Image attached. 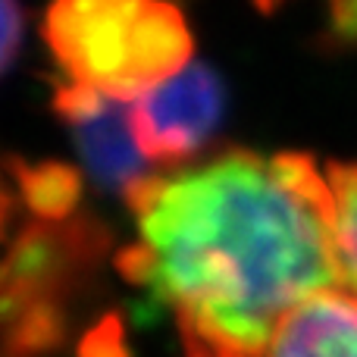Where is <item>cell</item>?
<instances>
[{"label":"cell","instance_id":"cell-1","mask_svg":"<svg viewBox=\"0 0 357 357\" xmlns=\"http://www.w3.org/2000/svg\"><path fill=\"white\" fill-rule=\"evenodd\" d=\"M126 201L119 270L169 310L182 357H266L298 304L345 285L333 185L304 154L226 151Z\"/></svg>","mask_w":357,"mask_h":357},{"label":"cell","instance_id":"cell-2","mask_svg":"<svg viewBox=\"0 0 357 357\" xmlns=\"http://www.w3.org/2000/svg\"><path fill=\"white\" fill-rule=\"evenodd\" d=\"M44 41L66 85L116 100H135L195 63L191 29L169 0H50Z\"/></svg>","mask_w":357,"mask_h":357},{"label":"cell","instance_id":"cell-3","mask_svg":"<svg viewBox=\"0 0 357 357\" xmlns=\"http://www.w3.org/2000/svg\"><path fill=\"white\" fill-rule=\"evenodd\" d=\"M132 129L148 163L178 169L197 154L222 119V85L204 63L129 100Z\"/></svg>","mask_w":357,"mask_h":357},{"label":"cell","instance_id":"cell-4","mask_svg":"<svg viewBox=\"0 0 357 357\" xmlns=\"http://www.w3.org/2000/svg\"><path fill=\"white\" fill-rule=\"evenodd\" d=\"M54 110L66 123L88 173L98 185L129 195L144 178H151L148 157L142 154L132 129L129 100H116L110 94L63 82L54 98Z\"/></svg>","mask_w":357,"mask_h":357},{"label":"cell","instance_id":"cell-5","mask_svg":"<svg viewBox=\"0 0 357 357\" xmlns=\"http://www.w3.org/2000/svg\"><path fill=\"white\" fill-rule=\"evenodd\" d=\"M266 357H357V295L339 285L298 304L276 329Z\"/></svg>","mask_w":357,"mask_h":357},{"label":"cell","instance_id":"cell-6","mask_svg":"<svg viewBox=\"0 0 357 357\" xmlns=\"http://www.w3.org/2000/svg\"><path fill=\"white\" fill-rule=\"evenodd\" d=\"M335 201V245H339L342 282L357 295V163L326 167Z\"/></svg>","mask_w":357,"mask_h":357},{"label":"cell","instance_id":"cell-7","mask_svg":"<svg viewBox=\"0 0 357 357\" xmlns=\"http://www.w3.org/2000/svg\"><path fill=\"white\" fill-rule=\"evenodd\" d=\"M22 41V6L19 0H0V75L13 63Z\"/></svg>","mask_w":357,"mask_h":357},{"label":"cell","instance_id":"cell-8","mask_svg":"<svg viewBox=\"0 0 357 357\" xmlns=\"http://www.w3.org/2000/svg\"><path fill=\"white\" fill-rule=\"evenodd\" d=\"M279 3L282 0H257V6H264V10H276ZM329 6H333V16L342 29L357 31V0H329Z\"/></svg>","mask_w":357,"mask_h":357},{"label":"cell","instance_id":"cell-9","mask_svg":"<svg viewBox=\"0 0 357 357\" xmlns=\"http://www.w3.org/2000/svg\"><path fill=\"white\" fill-rule=\"evenodd\" d=\"M13 207H16V195L10 191V182L0 176V245H3V238H6V226H10Z\"/></svg>","mask_w":357,"mask_h":357}]
</instances>
